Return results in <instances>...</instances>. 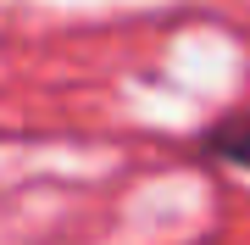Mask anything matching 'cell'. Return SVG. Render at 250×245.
<instances>
[{
	"label": "cell",
	"instance_id": "1",
	"mask_svg": "<svg viewBox=\"0 0 250 245\" xmlns=\"http://www.w3.org/2000/svg\"><path fill=\"white\" fill-rule=\"evenodd\" d=\"M200 151L211 162H228V167H245L250 173V117H223L200 134Z\"/></svg>",
	"mask_w": 250,
	"mask_h": 245
}]
</instances>
